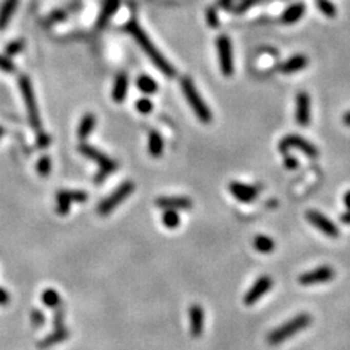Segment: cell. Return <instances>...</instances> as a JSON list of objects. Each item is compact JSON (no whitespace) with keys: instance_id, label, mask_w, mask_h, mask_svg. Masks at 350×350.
Returning <instances> with one entry per match:
<instances>
[{"instance_id":"8","label":"cell","mask_w":350,"mask_h":350,"mask_svg":"<svg viewBox=\"0 0 350 350\" xmlns=\"http://www.w3.org/2000/svg\"><path fill=\"white\" fill-rule=\"evenodd\" d=\"M217 53L222 74L224 77H231L234 74V52L232 43L227 35H219L217 38Z\"/></svg>"},{"instance_id":"18","label":"cell","mask_w":350,"mask_h":350,"mask_svg":"<svg viewBox=\"0 0 350 350\" xmlns=\"http://www.w3.org/2000/svg\"><path fill=\"white\" fill-rule=\"evenodd\" d=\"M120 0H105L104 6H103L100 14H99L98 20H96V26L98 29H104L107 26L108 22L112 20L115 12L120 9Z\"/></svg>"},{"instance_id":"10","label":"cell","mask_w":350,"mask_h":350,"mask_svg":"<svg viewBox=\"0 0 350 350\" xmlns=\"http://www.w3.org/2000/svg\"><path fill=\"white\" fill-rule=\"evenodd\" d=\"M306 219L309 221V223L312 226H314L315 228L320 231L323 235L328 236V238L336 239L340 236V230L336 224L326 217L324 214H322L318 210H307L306 211Z\"/></svg>"},{"instance_id":"11","label":"cell","mask_w":350,"mask_h":350,"mask_svg":"<svg viewBox=\"0 0 350 350\" xmlns=\"http://www.w3.org/2000/svg\"><path fill=\"white\" fill-rule=\"evenodd\" d=\"M274 280L271 279V277L268 275H261L257 280L255 282V284L249 288L248 292L244 296V304L246 306H252L256 302H258L268 290L273 288Z\"/></svg>"},{"instance_id":"7","label":"cell","mask_w":350,"mask_h":350,"mask_svg":"<svg viewBox=\"0 0 350 350\" xmlns=\"http://www.w3.org/2000/svg\"><path fill=\"white\" fill-rule=\"evenodd\" d=\"M278 148H279V152L282 154L288 153V151H289L290 148H296V149H298L300 152L305 153L307 157H310V159H317V157L319 156V151H318V148L315 147L313 143H310L309 140H306L305 138L296 134L287 135L285 138H283L279 142Z\"/></svg>"},{"instance_id":"14","label":"cell","mask_w":350,"mask_h":350,"mask_svg":"<svg viewBox=\"0 0 350 350\" xmlns=\"http://www.w3.org/2000/svg\"><path fill=\"white\" fill-rule=\"evenodd\" d=\"M189 317V332L192 337L197 339L203 335L204 323H205V313L201 305L192 304L188 309Z\"/></svg>"},{"instance_id":"21","label":"cell","mask_w":350,"mask_h":350,"mask_svg":"<svg viewBox=\"0 0 350 350\" xmlns=\"http://www.w3.org/2000/svg\"><path fill=\"white\" fill-rule=\"evenodd\" d=\"M20 0H4L0 7V30H4L7 25L9 24L11 18L13 17Z\"/></svg>"},{"instance_id":"6","label":"cell","mask_w":350,"mask_h":350,"mask_svg":"<svg viewBox=\"0 0 350 350\" xmlns=\"http://www.w3.org/2000/svg\"><path fill=\"white\" fill-rule=\"evenodd\" d=\"M135 184L131 181H125L117 189L112 192L108 197H105L104 200H102V203L99 204L98 206V213L102 217L109 216L123 200H126L130 195L134 192Z\"/></svg>"},{"instance_id":"44","label":"cell","mask_w":350,"mask_h":350,"mask_svg":"<svg viewBox=\"0 0 350 350\" xmlns=\"http://www.w3.org/2000/svg\"><path fill=\"white\" fill-rule=\"evenodd\" d=\"M342 123L345 126L350 127V110H347L344 115H342Z\"/></svg>"},{"instance_id":"15","label":"cell","mask_w":350,"mask_h":350,"mask_svg":"<svg viewBox=\"0 0 350 350\" xmlns=\"http://www.w3.org/2000/svg\"><path fill=\"white\" fill-rule=\"evenodd\" d=\"M156 205L161 209L172 210H187L192 208V200L184 196H161L156 199Z\"/></svg>"},{"instance_id":"41","label":"cell","mask_w":350,"mask_h":350,"mask_svg":"<svg viewBox=\"0 0 350 350\" xmlns=\"http://www.w3.org/2000/svg\"><path fill=\"white\" fill-rule=\"evenodd\" d=\"M340 221L344 224H346V226H350V210H346L345 213H342L340 216Z\"/></svg>"},{"instance_id":"20","label":"cell","mask_w":350,"mask_h":350,"mask_svg":"<svg viewBox=\"0 0 350 350\" xmlns=\"http://www.w3.org/2000/svg\"><path fill=\"white\" fill-rule=\"evenodd\" d=\"M68 337H69V331L66 329V327H64V328H55L53 329V332L47 335L42 341H39L38 346H39V349H42V350L49 349V347H52L53 345H57V344H60V342L65 341Z\"/></svg>"},{"instance_id":"37","label":"cell","mask_w":350,"mask_h":350,"mask_svg":"<svg viewBox=\"0 0 350 350\" xmlns=\"http://www.w3.org/2000/svg\"><path fill=\"white\" fill-rule=\"evenodd\" d=\"M284 166L287 167L288 170H296L298 167V161L296 157L289 156L288 153L284 154Z\"/></svg>"},{"instance_id":"2","label":"cell","mask_w":350,"mask_h":350,"mask_svg":"<svg viewBox=\"0 0 350 350\" xmlns=\"http://www.w3.org/2000/svg\"><path fill=\"white\" fill-rule=\"evenodd\" d=\"M312 322L313 318L309 313H300L296 317H293L292 319L283 323L282 326H279L278 328L273 329L267 335V342L270 345L282 344V342L287 341L290 337L297 335L298 332L306 329L312 324Z\"/></svg>"},{"instance_id":"16","label":"cell","mask_w":350,"mask_h":350,"mask_svg":"<svg viewBox=\"0 0 350 350\" xmlns=\"http://www.w3.org/2000/svg\"><path fill=\"white\" fill-rule=\"evenodd\" d=\"M309 64V57L306 55H302V53H298V55L292 56V57L288 59L287 61L280 65L279 70L283 74H295L298 71L304 70L305 68Z\"/></svg>"},{"instance_id":"13","label":"cell","mask_w":350,"mask_h":350,"mask_svg":"<svg viewBox=\"0 0 350 350\" xmlns=\"http://www.w3.org/2000/svg\"><path fill=\"white\" fill-rule=\"evenodd\" d=\"M310 95L305 91L298 92L296 96V122L300 126H307L310 123Z\"/></svg>"},{"instance_id":"32","label":"cell","mask_w":350,"mask_h":350,"mask_svg":"<svg viewBox=\"0 0 350 350\" xmlns=\"http://www.w3.org/2000/svg\"><path fill=\"white\" fill-rule=\"evenodd\" d=\"M25 42L22 39H17V41H12L11 43L7 44L6 47V55L7 56H14L20 53L24 49Z\"/></svg>"},{"instance_id":"29","label":"cell","mask_w":350,"mask_h":350,"mask_svg":"<svg viewBox=\"0 0 350 350\" xmlns=\"http://www.w3.org/2000/svg\"><path fill=\"white\" fill-rule=\"evenodd\" d=\"M317 7H318V9H319L324 16L328 17V18H334V17H336L337 9L331 0H317Z\"/></svg>"},{"instance_id":"1","label":"cell","mask_w":350,"mask_h":350,"mask_svg":"<svg viewBox=\"0 0 350 350\" xmlns=\"http://www.w3.org/2000/svg\"><path fill=\"white\" fill-rule=\"evenodd\" d=\"M126 30L129 31L130 35L134 38V41L137 42L138 46L143 49V52L148 56V59L154 64V66H156L162 74H165V75L169 78L175 77L177 70H175L174 66L164 57V55L160 52L159 48L154 46V43L151 41V38L145 34V31L140 28V25L138 24L137 21L131 20V21L127 22Z\"/></svg>"},{"instance_id":"4","label":"cell","mask_w":350,"mask_h":350,"mask_svg":"<svg viewBox=\"0 0 350 350\" xmlns=\"http://www.w3.org/2000/svg\"><path fill=\"white\" fill-rule=\"evenodd\" d=\"M18 87L20 92H21L22 99H24L25 107H26V112H28L29 122H30L31 127L36 131L42 130V122L41 115H39L38 104L35 100V92H34L33 85L28 75H21L18 78Z\"/></svg>"},{"instance_id":"36","label":"cell","mask_w":350,"mask_h":350,"mask_svg":"<svg viewBox=\"0 0 350 350\" xmlns=\"http://www.w3.org/2000/svg\"><path fill=\"white\" fill-rule=\"evenodd\" d=\"M206 22L210 28H218L219 25V18L218 14H217V9L216 8H209L206 11Z\"/></svg>"},{"instance_id":"31","label":"cell","mask_w":350,"mask_h":350,"mask_svg":"<svg viewBox=\"0 0 350 350\" xmlns=\"http://www.w3.org/2000/svg\"><path fill=\"white\" fill-rule=\"evenodd\" d=\"M135 108L139 113L142 114H149V113L153 110V103L147 98H142L139 99L137 103H135Z\"/></svg>"},{"instance_id":"43","label":"cell","mask_w":350,"mask_h":350,"mask_svg":"<svg viewBox=\"0 0 350 350\" xmlns=\"http://www.w3.org/2000/svg\"><path fill=\"white\" fill-rule=\"evenodd\" d=\"M342 200H344V205L346 206L347 210H350V189L344 195V199Z\"/></svg>"},{"instance_id":"5","label":"cell","mask_w":350,"mask_h":350,"mask_svg":"<svg viewBox=\"0 0 350 350\" xmlns=\"http://www.w3.org/2000/svg\"><path fill=\"white\" fill-rule=\"evenodd\" d=\"M78 151H80V153H82L85 157L93 160V161L99 165V167H100V170H99V172L95 177V183H102V182L107 178L108 175H110L113 171H115V169L118 167V164L114 160L109 159L107 154H104L103 152L99 151V149L93 148L92 145L82 143V144L78 147Z\"/></svg>"},{"instance_id":"28","label":"cell","mask_w":350,"mask_h":350,"mask_svg":"<svg viewBox=\"0 0 350 350\" xmlns=\"http://www.w3.org/2000/svg\"><path fill=\"white\" fill-rule=\"evenodd\" d=\"M56 196L63 197L69 203H85L86 200L88 199V195L85 191H59Z\"/></svg>"},{"instance_id":"26","label":"cell","mask_w":350,"mask_h":350,"mask_svg":"<svg viewBox=\"0 0 350 350\" xmlns=\"http://www.w3.org/2000/svg\"><path fill=\"white\" fill-rule=\"evenodd\" d=\"M42 302L49 309H56L61 305V297L57 290L48 288L42 292Z\"/></svg>"},{"instance_id":"35","label":"cell","mask_w":350,"mask_h":350,"mask_svg":"<svg viewBox=\"0 0 350 350\" xmlns=\"http://www.w3.org/2000/svg\"><path fill=\"white\" fill-rule=\"evenodd\" d=\"M30 319H31V323H33V326L36 327V328L43 326V323L46 322V317H44L43 313L38 309H34L33 312H31Z\"/></svg>"},{"instance_id":"17","label":"cell","mask_w":350,"mask_h":350,"mask_svg":"<svg viewBox=\"0 0 350 350\" xmlns=\"http://www.w3.org/2000/svg\"><path fill=\"white\" fill-rule=\"evenodd\" d=\"M129 92V77L125 73L117 74L114 83H113L112 99L114 103H123Z\"/></svg>"},{"instance_id":"22","label":"cell","mask_w":350,"mask_h":350,"mask_svg":"<svg viewBox=\"0 0 350 350\" xmlns=\"http://www.w3.org/2000/svg\"><path fill=\"white\" fill-rule=\"evenodd\" d=\"M148 152L154 159H159L164 153V140L156 130H152L148 135Z\"/></svg>"},{"instance_id":"45","label":"cell","mask_w":350,"mask_h":350,"mask_svg":"<svg viewBox=\"0 0 350 350\" xmlns=\"http://www.w3.org/2000/svg\"><path fill=\"white\" fill-rule=\"evenodd\" d=\"M3 135H4V127L0 126V138L3 137Z\"/></svg>"},{"instance_id":"33","label":"cell","mask_w":350,"mask_h":350,"mask_svg":"<svg viewBox=\"0 0 350 350\" xmlns=\"http://www.w3.org/2000/svg\"><path fill=\"white\" fill-rule=\"evenodd\" d=\"M64 322H65V309L63 305L56 307L53 313V328H64Z\"/></svg>"},{"instance_id":"12","label":"cell","mask_w":350,"mask_h":350,"mask_svg":"<svg viewBox=\"0 0 350 350\" xmlns=\"http://www.w3.org/2000/svg\"><path fill=\"white\" fill-rule=\"evenodd\" d=\"M228 191H230V193L238 201L244 204L253 203L258 197V193H260V188L258 187L241 183V182H231L228 184Z\"/></svg>"},{"instance_id":"39","label":"cell","mask_w":350,"mask_h":350,"mask_svg":"<svg viewBox=\"0 0 350 350\" xmlns=\"http://www.w3.org/2000/svg\"><path fill=\"white\" fill-rule=\"evenodd\" d=\"M49 143H51V139H49L48 135L46 132H39L38 138H36V144H38L39 148H46L48 147Z\"/></svg>"},{"instance_id":"40","label":"cell","mask_w":350,"mask_h":350,"mask_svg":"<svg viewBox=\"0 0 350 350\" xmlns=\"http://www.w3.org/2000/svg\"><path fill=\"white\" fill-rule=\"evenodd\" d=\"M11 301V295L6 288L0 287V306H6Z\"/></svg>"},{"instance_id":"42","label":"cell","mask_w":350,"mask_h":350,"mask_svg":"<svg viewBox=\"0 0 350 350\" xmlns=\"http://www.w3.org/2000/svg\"><path fill=\"white\" fill-rule=\"evenodd\" d=\"M234 0H218V7L221 8H228V7L232 6Z\"/></svg>"},{"instance_id":"3","label":"cell","mask_w":350,"mask_h":350,"mask_svg":"<svg viewBox=\"0 0 350 350\" xmlns=\"http://www.w3.org/2000/svg\"><path fill=\"white\" fill-rule=\"evenodd\" d=\"M181 87L182 91H183V95L184 98H186L187 103H188L189 107L192 108V110H193L196 117L200 120V122L210 123L211 120H213V114H211L210 109H209L208 105L205 104V102L203 100L201 95L199 93V91H197L196 86L193 85L191 78L189 77L182 78Z\"/></svg>"},{"instance_id":"27","label":"cell","mask_w":350,"mask_h":350,"mask_svg":"<svg viewBox=\"0 0 350 350\" xmlns=\"http://www.w3.org/2000/svg\"><path fill=\"white\" fill-rule=\"evenodd\" d=\"M162 223L169 230H174L181 224V216L178 214V210H172V209H165L162 214Z\"/></svg>"},{"instance_id":"38","label":"cell","mask_w":350,"mask_h":350,"mask_svg":"<svg viewBox=\"0 0 350 350\" xmlns=\"http://www.w3.org/2000/svg\"><path fill=\"white\" fill-rule=\"evenodd\" d=\"M258 0H243V2H241V3L235 8V12H238V13H240V12H245L246 9H249L250 7L255 6Z\"/></svg>"},{"instance_id":"34","label":"cell","mask_w":350,"mask_h":350,"mask_svg":"<svg viewBox=\"0 0 350 350\" xmlns=\"http://www.w3.org/2000/svg\"><path fill=\"white\" fill-rule=\"evenodd\" d=\"M0 70L4 71V73H14L16 65L8 56L0 55Z\"/></svg>"},{"instance_id":"9","label":"cell","mask_w":350,"mask_h":350,"mask_svg":"<svg viewBox=\"0 0 350 350\" xmlns=\"http://www.w3.org/2000/svg\"><path fill=\"white\" fill-rule=\"evenodd\" d=\"M336 273L334 268L328 265H323L319 267L310 270L307 273L301 274L298 277V283L304 287H312V285L323 284V283L331 282L335 278Z\"/></svg>"},{"instance_id":"25","label":"cell","mask_w":350,"mask_h":350,"mask_svg":"<svg viewBox=\"0 0 350 350\" xmlns=\"http://www.w3.org/2000/svg\"><path fill=\"white\" fill-rule=\"evenodd\" d=\"M137 87L147 95H152L159 90V85H157L156 81L149 75H145V74H142L137 78Z\"/></svg>"},{"instance_id":"23","label":"cell","mask_w":350,"mask_h":350,"mask_svg":"<svg viewBox=\"0 0 350 350\" xmlns=\"http://www.w3.org/2000/svg\"><path fill=\"white\" fill-rule=\"evenodd\" d=\"M96 125V117L92 113H87L82 117L80 122V126H78V138L81 140H86L90 134L92 132L93 127Z\"/></svg>"},{"instance_id":"24","label":"cell","mask_w":350,"mask_h":350,"mask_svg":"<svg viewBox=\"0 0 350 350\" xmlns=\"http://www.w3.org/2000/svg\"><path fill=\"white\" fill-rule=\"evenodd\" d=\"M253 246L257 252L267 255L275 249V241L267 235H257L253 240Z\"/></svg>"},{"instance_id":"19","label":"cell","mask_w":350,"mask_h":350,"mask_svg":"<svg viewBox=\"0 0 350 350\" xmlns=\"http://www.w3.org/2000/svg\"><path fill=\"white\" fill-rule=\"evenodd\" d=\"M305 12H306V6H305V3L298 2V3L290 4V6L282 13V22L285 25L296 24V22H298L302 17H304Z\"/></svg>"},{"instance_id":"30","label":"cell","mask_w":350,"mask_h":350,"mask_svg":"<svg viewBox=\"0 0 350 350\" xmlns=\"http://www.w3.org/2000/svg\"><path fill=\"white\" fill-rule=\"evenodd\" d=\"M52 169V162L48 156H43L39 159L38 164H36V170H38V174L41 177H48L49 172Z\"/></svg>"}]
</instances>
